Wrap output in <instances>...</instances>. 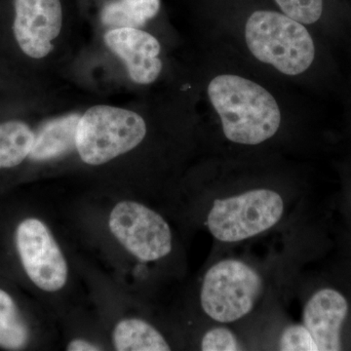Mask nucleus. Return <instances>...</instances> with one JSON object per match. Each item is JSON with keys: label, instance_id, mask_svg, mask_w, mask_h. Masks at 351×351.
Here are the masks:
<instances>
[{"label": "nucleus", "instance_id": "nucleus-1", "mask_svg": "<svg viewBox=\"0 0 351 351\" xmlns=\"http://www.w3.org/2000/svg\"><path fill=\"white\" fill-rule=\"evenodd\" d=\"M228 140L241 145H258L274 137L281 114L276 99L257 83L237 75L217 76L208 87Z\"/></svg>", "mask_w": 351, "mask_h": 351}, {"label": "nucleus", "instance_id": "nucleus-2", "mask_svg": "<svg viewBox=\"0 0 351 351\" xmlns=\"http://www.w3.org/2000/svg\"><path fill=\"white\" fill-rule=\"evenodd\" d=\"M245 38L258 61L272 64L284 75H301L315 56L313 38L304 25L283 14H252L245 27Z\"/></svg>", "mask_w": 351, "mask_h": 351}, {"label": "nucleus", "instance_id": "nucleus-3", "mask_svg": "<svg viewBox=\"0 0 351 351\" xmlns=\"http://www.w3.org/2000/svg\"><path fill=\"white\" fill-rule=\"evenodd\" d=\"M147 135L138 113L110 106H95L80 117L76 149L85 163L101 165L138 147Z\"/></svg>", "mask_w": 351, "mask_h": 351}, {"label": "nucleus", "instance_id": "nucleus-4", "mask_svg": "<svg viewBox=\"0 0 351 351\" xmlns=\"http://www.w3.org/2000/svg\"><path fill=\"white\" fill-rule=\"evenodd\" d=\"M263 288L262 277L250 265L232 258L221 261L205 274L201 306L217 322H234L253 311Z\"/></svg>", "mask_w": 351, "mask_h": 351}, {"label": "nucleus", "instance_id": "nucleus-5", "mask_svg": "<svg viewBox=\"0 0 351 351\" xmlns=\"http://www.w3.org/2000/svg\"><path fill=\"white\" fill-rule=\"evenodd\" d=\"M283 198L271 189H253L214 201L207 226L215 239L239 242L269 230L282 218Z\"/></svg>", "mask_w": 351, "mask_h": 351}, {"label": "nucleus", "instance_id": "nucleus-6", "mask_svg": "<svg viewBox=\"0 0 351 351\" xmlns=\"http://www.w3.org/2000/svg\"><path fill=\"white\" fill-rule=\"evenodd\" d=\"M108 226L120 244L138 260H160L172 251V232L167 221L141 203L119 202L110 213Z\"/></svg>", "mask_w": 351, "mask_h": 351}, {"label": "nucleus", "instance_id": "nucleus-7", "mask_svg": "<svg viewBox=\"0 0 351 351\" xmlns=\"http://www.w3.org/2000/svg\"><path fill=\"white\" fill-rule=\"evenodd\" d=\"M63 25L61 0H11L9 34L14 50L25 59L47 57Z\"/></svg>", "mask_w": 351, "mask_h": 351}, {"label": "nucleus", "instance_id": "nucleus-8", "mask_svg": "<svg viewBox=\"0 0 351 351\" xmlns=\"http://www.w3.org/2000/svg\"><path fill=\"white\" fill-rule=\"evenodd\" d=\"M21 261L29 279L46 292H57L68 280V265L47 226L38 219L23 221L16 232Z\"/></svg>", "mask_w": 351, "mask_h": 351}, {"label": "nucleus", "instance_id": "nucleus-9", "mask_svg": "<svg viewBox=\"0 0 351 351\" xmlns=\"http://www.w3.org/2000/svg\"><path fill=\"white\" fill-rule=\"evenodd\" d=\"M106 45L125 62L129 75L138 84H151L162 71L159 59L160 44L152 34L140 29L120 27L105 34Z\"/></svg>", "mask_w": 351, "mask_h": 351}, {"label": "nucleus", "instance_id": "nucleus-10", "mask_svg": "<svg viewBox=\"0 0 351 351\" xmlns=\"http://www.w3.org/2000/svg\"><path fill=\"white\" fill-rule=\"evenodd\" d=\"M348 313V300L338 290L320 289L309 298L302 319L304 326L313 335L318 350H341V330Z\"/></svg>", "mask_w": 351, "mask_h": 351}, {"label": "nucleus", "instance_id": "nucleus-11", "mask_svg": "<svg viewBox=\"0 0 351 351\" xmlns=\"http://www.w3.org/2000/svg\"><path fill=\"white\" fill-rule=\"evenodd\" d=\"M80 115L76 113L50 120L34 131V142L29 158L46 161L68 154L76 147V129Z\"/></svg>", "mask_w": 351, "mask_h": 351}, {"label": "nucleus", "instance_id": "nucleus-12", "mask_svg": "<svg viewBox=\"0 0 351 351\" xmlns=\"http://www.w3.org/2000/svg\"><path fill=\"white\" fill-rule=\"evenodd\" d=\"M34 131L25 120H0V171L17 167L29 158Z\"/></svg>", "mask_w": 351, "mask_h": 351}, {"label": "nucleus", "instance_id": "nucleus-13", "mask_svg": "<svg viewBox=\"0 0 351 351\" xmlns=\"http://www.w3.org/2000/svg\"><path fill=\"white\" fill-rule=\"evenodd\" d=\"M113 345L119 351H168L170 346L156 329L141 319L120 321L113 332Z\"/></svg>", "mask_w": 351, "mask_h": 351}, {"label": "nucleus", "instance_id": "nucleus-14", "mask_svg": "<svg viewBox=\"0 0 351 351\" xmlns=\"http://www.w3.org/2000/svg\"><path fill=\"white\" fill-rule=\"evenodd\" d=\"M160 9V0H115L104 7L101 21L110 29H140L156 17Z\"/></svg>", "mask_w": 351, "mask_h": 351}, {"label": "nucleus", "instance_id": "nucleus-15", "mask_svg": "<svg viewBox=\"0 0 351 351\" xmlns=\"http://www.w3.org/2000/svg\"><path fill=\"white\" fill-rule=\"evenodd\" d=\"M29 339L27 326L21 318L12 298L0 289V346L19 350Z\"/></svg>", "mask_w": 351, "mask_h": 351}, {"label": "nucleus", "instance_id": "nucleus-16", "mask_svg": "<svg viewBox=\"0 0 351 351\" xmlns=\"http://www.w3.org/2000/svg\"><path fill=\"white\" fill-rule=\"evenodd\" d=\"M288 17L301 24L317 22L322 15L323 0H276Z\"/></svg>", "mask_w": 351, "mask_h": 351}, {"label": "nucleus", "instance_id": "nucleus-17", "mask_svg": "<svg viewBox=\"0 0 351 351\" xmlns=\"http://www.w3.org/2000/svg\"><path fill=\"white\" fill-rule=\"evenodd\" d=\"M282 351H319L313 335L304 324L289 325L283 330L279 341Z\"/></svg>", "mask_w": 351, "mask_h": 351}, {"label": "nucleus", "instance_id": "nucleus-18", "mask_svg": "<svg viewBox=\"0 0 351 351\" xmlns=\"http://www.w3.org/2000/svg\"><path fill=\"white\" fill-rule=\"evenodd\" d=\"M203 351H234L239 350V341L230 329L217 327L209 330L201 341Z\"/></svg>", "mask_w": 351, "mask_h": 351}, {"label": "nucleus", "instance_id": "nucleus-19", "mask_svg": "<svg viewBox=\"0 0 351 351\" xmlns=\"http://www.w3.org/2000/svg\"><path fill=\"white\" fill-rule=\"evenodd\" d=\"M66 350L69 351H97L100 350V348L88 343L84 339H73V341H71Z\"/></svg>", "mask_w": 351, "mask_h": 351}]
</instances>
